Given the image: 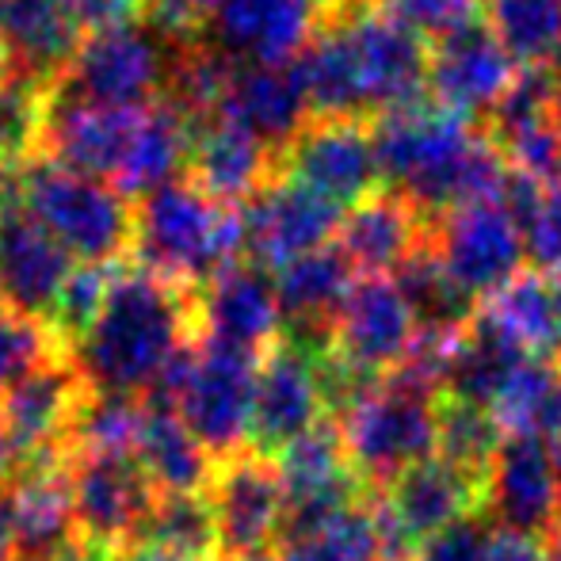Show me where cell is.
<instances>
[{
	"mask_svg": "<svg viewBox=\"0 0 561 561\" xmlns=\"http://www.w3.org/2000/svg\"><path fill=\"white\" fill-rule=\"evenodd\" d=\"M375 153L382 180L432 222L470 203L496 199L508 176L504 153L489 134L428 100L378 118Z\"/></svg>",
	"mask_w": 561,
	"mask_h": 561,
	"instance_id": "1",
	"label": "cell"
},
{
	"mask_svg": "<svg viewBox=\"0 0 561 561\" xmlns=\"http://www.w3.org/2000/svg\"><path fill=\"white\" fill-rule=\"evenodd\" d=\"M192 340V290L146 267H118L96 325L69 347V359L92 390L146 398L172 355Z\"/></svg>",
	"mask_w": 561,
	"mask_h": 561,
	"instance_id": "2",
	"label": "cell"
},
{
	"mask_svg": "<svg viewBox=\"0 0 561 561\" xmlns=\"http://www.w3.org/2000/svg\"><path fill=\"white\" fill-rule=\"evenodd\" d=\"M130 252L146 272L199 290L244 256L241 207L210 199L192 180H172L138 199Z\"/></svg>",
	"mask_w": 561,
	"mask_h": 561,
	"instance_id": "3",
	"label": "cell"
},
{
	"mask_svg": "<svg viewBox=\"0 0 561 561\" xmlns=\"http://www.w3.org/2000/svg\"><path fill=\"white\" fill-rule=\"evenodd\" d=\"M20 207L81 264H115L134 244V203L112 180L35 153L20 164Z\"/></svg>",
	"mask_w": 561,
	"mask_h": 561,
	"instance_id": "4",
	"label": "cell"
},
{
	"mask_svg": "<svg viewBox=\"0 0 561 561\" xmlns=\"http://www.w3.org/2000/svg\"><path fill=\"white\" fill-rule=\"evenodd\" d=\"M347 447V462L367 489H386L409 466L436 455L439 393L405 375H390L344 416H333Z\"/></svg>",
	"mask_w": 561,
	"mask_h": 561,
	"instance_id": "5",
	"label": "cell"
},
{
	"mask_svg": "<svg viewBox=\"0 0 561 561\" xmlns=\"http://www.w3.org/2000/svg\"><path fill=\"white\" fill-rule=\"evenodd\" d=\"M485 478H473L447 458H424L386 485L375 501V524L382 535L386 561H413L421 542L458 524L462 516L485 512Z\"/></svg>",
	"mask_w": 561,
	"mask_h": 561,
	"instance_id": "6",
	"label": "cell"
},
{
	"mask_svg": "<svg viewBox=\"0 0 561 561\" xmlns=\"http://www.w3.org/2000/svg\"><path fill=\"white\" fill-rule=\"evenodd\" d=\"M172 50L146 23H107L84 31L66 77L54 89L112 107L157 104L169 77Z\"/></svg>",
	"mask_w": 561,
	"mask_h": 561,
	"instance_id": "7",
	"label": "cell"
},
{
	"mask_svg": "<svg viewBox=\"0 0 561 561\" xmlns=\"http://www.w3.org/2000/svg\"><path fill=\"white\" fill-rule=\"evenodd\" d=\"M344 15L347 38H352L355 61H359L363 92H367L370 118H382L401 107H413L428 92L432 50L428 38L382 8L378 0H347L325 4Z\"/></svg>",
	"mask_w": 561,
	"mask_h": 561,
	"instance_id": "8",
	"label": "cell"
},
{
	"mask_svg": "<svg viewBox=\"0 0 561 561\" xmlns=\"http://www.w3.org/2000/svg\"><path fill=\"white\" fill-rule=\"evenodd\" d=\"M66 470L81 542H92L107 554L141 542L149 512L157 504V489L138 458L66 450Z\"/></svg>",
	"mask_w": 561,
	"mask_h": 561,
	"instance_id": "9",
	"label": "cell"
},
{
	"mask_svg": "<svg viewBox=\"0 0 561 561\" xmlns=\"http://www.w3.org/2000/svg\"><path fill=\"white\" fill-rule=\"evenodd\" d=\"M256 363V355L195 340V355L187 363V375L180 382L172 409L215 458H226L249 444Z\"/></svg>",
	"mask_w": 561,
	"mask_h": 561,
	"instance_id": "10",
	"label": "cell"
},
{
	"mask_svg": "<svg viewBox=\"0 0 561 561\" xmlns=\"http://www.w3.org/2000/svg\"><path fill=\"white\" fill-rule=\"evenodd\" d=\"M81 542L66 450L20 462L0 485V561H46Z\"/></svg>",
	"mask_w": 561,
	"mask_h": 561,
	"instance_id": "11",
	"label": "cell"
},
{
	"mask_svg": "<svg viewBox=\"0 0 561 561\" xmlns=\"http://www.w3.org/2000/svg\"><path fill=\"white\" fill-rule=\"evenodd\" d=\"M432 249L444 260L450 279L478 302H489L524 267V233L501 199L458 207L432 222Z\"/></svg>",
	"mask_w": 561,
	"mask_h": 561,
	"instance_id": "12",
	"label": "cell"
},
{
	"mask_svg": "<svg viewBox=\"0 0 561 561\" xmlns=\"http://www.w3.org/2000/svg\"><path fill=\"white\" fill-rule=\"evenodd\" d=\"M207 496L210 508H215L222 558L267 554L279 542L287 489H283L279 470L267 455L241 447L233 455L218 458Z\"/></svg>",
	"mask_w": 561,
	"mask_h": 561,
	"instance_id": "13",
	"label": "cell"
},
{
	"mask_svg": "<svg viewBox=\"0 0 561 561\" xmlns=\"http://www.w3.org/2000/svg\"><path fill=\"white\" fill-rule=\"evenodd\" d=\"M244 222V256L264 272H279L290 260L313 249H325L340 233V207L313 187L290 176H275L264 192H256L241 207Z\"/></svg>",
	"mask_w": 561,
	"mask_h": 561,
	"instance_id": "14",
	"label": "cell"
},
{
	"mask_svg": "<svg viewBox=\"0 0 561 561\" xmlns=\"http://www.w3.org/2000/svg\"><path fill=\"white\" fill-rule=\"evenodd\" d=\"M279 172L333 199L336 207H355L382 184L375 130L359 118H310L279 153Z\"/></svg>",
	"mask_w": 561,
	"mask_h": 561,
	"instance_id": "15",
	"label": "cell"
},
{
	"mask_svg": "<svg viewBox=\"0 0 561 561\" xmlns=\"http://www.w3.org/2000/svg\"><path fill=\"white\" fill-rule=\"evenodd\" d=\"M195 340L244 355H264L283 340V310L272 272L237 260L210 283L192 290Z\"/></svg>",
	"mask_w": 561,
	"mask_h": 561,
	"instance_id": "16",
	"label": "cell"
},
{
	"mask_svg": "<svg viewBox=\"0 0 561 561\" xmlns=\"http://www.w3.org/2000/svg\"><path fill=\"white\" fill-rule=\"evenodd\" d=\"M421 325L405 295L386 275H363L333 321V352L370 378H390L413 355Z\"/></svg>",
	"mask_w": 561,
	"mask_h": 561,
	"instance_id": "17",
	"label": "cell"
},
{
	"mask_svg": "<svg viewBox=\"0 0 561 561\" xmlns=\"http://www.w3.org/2000/svg\"><path fill=\"white\" fill-rule=\"evenodd\" d=\"M89 382L69 352H54L0 393V421L20 462L66 450L69 424Z\"/></svg>",
	"mask_w": 561,
	"mask_h": 561,
	"instance_id": "18",
	"label": "cell"
},
{
	"mask_svg": "<svg viewBox=\"0 0 561 561\" xmlns=\"http://www.w3.org/2000/svg\"><path fill=\"white\" fill-rule=\"evenodd\" d=\"M561 447L535 436H504L489 470L485 512L496 527L550 539L561 524Z\"/></svg>",
	"mask_w": 561,
	"mask_h": 561,
	"instance_id": "19",
	"label": "cell"
},
{
	"mask_svg": "<svg viewBox=\"0 0 561 561\" xmlns=\"http://www.w3.org/2000/svg\"><path fill=\"white\" fill-rule=\"evenodd\" d=\"M325 398H321L318 355L306 347L279 340L256 363V398H252V432L249 447L275 458L290 439L321 421Z\"/></svg>",
	"mask_w": 561,
	"mask_h": 561,
	"instance_id": "20",
	"label": "cell"
},
{
	"mask_svg": "<svg viewBox=\"0 0 561 561\" xmlns=\"http://www.w3.org/2000/svg\"><path fill=\"white\" fill-rule=\"evenodd\" d=\"M141 112L146 107H112V104H92V100L69 96V92L54 89L50 107H46L43 123V146L38 153L54 157L58 164L89 176L112 180L123 169L130 141L138 134Z\"/></svg>",
	"mask_w": 561,
	"mask_h": 561,
	"instance_id": "21",
	"label": "cell"
},
{
	"mask_svg": "<svg viewBox=\"0 0 561 561\" xmlns=\"http://www.w3.org/2000/svg\"><path fill=\"white\" fill-rule=\"evenodd\" d=\"M516 81V61L501 46V38L489 31V23H466L436 38L428 66V89L436 104L473 118L489 115L496 100Z\"/></svg>",
	"mask_w": 561,
	"mask_h": 561,
	"instance_id": "22",
	"label": "cell"
},
{
	"mask_svg": "<svg viewBox=\"0 0 561 561\" xmlns=\"http://www.w3.org/2000/svg\"><path fill=\"white\" fill-rule=\"evenodd\" d=\"M321 15L325 0H222L207 15V43L233 61H295Z\"/></svg>",
	"mask_w": 561,
	"mask_h": 561,
	"instance_id": "23",
	"label": "cell"
},
{
	"mask_svg": "<svg viewBox=\"0 0 561 561\" xmlns=\"http://www.w3.org/2000/svg\"><path fill=\"white\" fill-rule=\"evenodd\" d=\"M272 279L283 310V340L313 355L329 352L333 347V321L347 290L355 287V267L340 252V244H325V249L290 260Z\"/></svg>",
	"mask_w": 561,
	"mask_h": 561,
	"instance_id": "24",
	"label": "cell"
},
{
	"mask_svg": "<svg viewBox=\"0 0 561 561\" xmlns=\"http://www.w3.org/2000/svg\"><path fill=\"white\" fill-rule=\"evenodd\" d=\"M275 176H279V153L252 130L237 126L226 115H210L195 123L187 180L210 199L226 203V207H244Z\"/></svg>",
	"mask_w": 561,
	"mask_h": 561,
	"instance_id": "25",
	"label": "cell"
},
{
	"mask_svg": "<svg viewBox=\"0 0 561 561\" xmlns=\"http://www.w3.org/2000/svg\"><path fill=\"white\" fill-rule=\"evenodd\" d=\"M73 256L23 207L0 226V306L20 318L50 321L54 302L73 272Z\"/></svg>",
	"mask_w": 561,
	"mask_h": 561,
	"instance_id": "26",
	"label": "cell"
},
{
	"mask_svg": "<svg viewBox=\"0 0 561 561\" xmlns=\"http://www.w3.org/2000/svg\"><path fill=\"white\" fill-rule=\"evenodd\" d=\"M218 115L283 153L313 118V107L295 61H237Z\"/></svg>",
	"mask_w": 561,
	"mask_h": 561,
	"instance_id": "27",
	"label": "cell"
},
{
	"mask_svg": "<svg viewBox=\"0 0 561 561\" xmlns=\"http://www.w3.org/2000/svg\"><path fill=\"white\" fill-rule=\"evenodd\" d=\"M432 226L405 195L398 192H375L370 199L355 203L347 218L340 222V252L352 260L355 272L363 275H386L398 272L424 241Z\"/></svg>",
	"mask_w": 561,
	"mask_h": 561,
	"instance_id": "28",
	"label": "cell"
},
{
	"mask_svg": "<svg viewBox=\"0 0 561 561\" xmlns=\"http://www.w3.org/2000/svg\"><path fill=\"white\" fill-rule=\"evenodd\" d=\"M81 38L84 27L66 0H4V69L54 89Z\"/></svg>",
	"mask_w": 561,
	"mask_h": 561,
	"instance_id": "29",
	"label": "cell"
},
{
	"mask_svg": "<svg viewBox=\"0 0 561 561\" xmlns=\"http://www.w3.org/2000/svg\"><path fill=\"white\" fill-rule=\"evenodd\" d=\"M531 355L516 344L485 310L455 336L444 367V393L458 401H473V405L493 409L501 386L512 378V370Z\"/></svg>",
	"mask_w": 561,
	"mask_h": 561,
	"instance_id": "30",
	"label": "cell"
},
{
	"mask_svg": "<svg viewBox=\"0 0 561 561\" xmlns=\"http://www.w3.org/2000/svg\"><path fill=\"white\" fill-rule=\"evenodd\" d=\"M134 458L141 462L157 493H207L218 466V458L192 436L176 409L153 405V401L146 409Z\"/></svg>",
	"mask_w": 561,
	"mask_h": 561,
	"instance_id": "31",
	"label": "cell"
},
{
	"mask_svg": "<svg viewBox=\"0 0 561 561\" xmlns=\"http://www.w3.org/2000/svg\"><path fill=\"white\" fill-rule=\"evenodd\" d=\"M192 134L195 123L187 115H180L172 104H164V100L146 104L138 134L130 141V153H126L123 169L115 176V187L123 195H130V199H146L157 187L184 180Z\"/></svg>",
	"mask_w": 561,
	"mask_h": 561,
	"instance_id": "32",
	"label": "cell"
},
{
	"mask_svg": "<svg viewBox=\"0 0 561 561\" xmlns=\"http://www.w3.org/2000/svg\"><path fill=\"white\" fill-rule=\"evenodd\" d=\"M493 416L508 436H535L561 447V359H524L493 401Z\"/></svg>",
	"mask_w": 561,
	"mask_h": 561,
	"instance_id": "33",
	"label": "cell"
},
{
	"mask_svg": "<svg viewBox=\"0 0 561 561\" xmlns=\"http://www.w3.org/2000/svg\"><path fill=\"white\" fill-rule=\"evenodd\" d=\"M393 283L405 295L421 333H462L478 318V298H470L436 256L432 241H424L405 264L393 272Z\"/></svg>",
	"mask_w": 561,
	"mask_h": 561,
	"instance_id": "34",
	"label": "cell"
},
{
	"mask_svg": "<svg viewBox=\"0 0 561 561\" xmlns=\"http://www.w3.org/2000/svg\"><path fill=\"white\" fill-rule=\"evenodd\" d=\"M485 313L504 329L527 355L561 359V318L550 279L539 272H519L485 302Z\"/></svg>",
	"mask_w": 561,
	"mask_h": 561,
	"instance_id": "35",
	"label": "cell"
},
{
	"mask_svg": "<svg viewBox=\"0 0 561 561\" xmlns=\"http://www.w3.org/2000/svg\"><path fill=\"white\" fill-rule=\"evenodd\" d=\"M485 23L519 69L561 58V0H485Z\"/></svg>",
	"mask_w": 561,
	"mask_h": 561,
	"instance_id": "36",
	"label": "cell"
},
{
	"mask_svg": "<svg viewBox=\"0 0 561 561\" xmlns=\"http://www.w3.org/2000/svg\"><path fill=\"white\" fill-rule=\"evenodd\" d=\"M149 401L138 393L118 390H84L81 405L69 424L66 450H84V455H134L146 424Z\"/></svg>",
	"mask_w": 561,
	"mask_h": 561,
	"instance_id": "37",
	"label": "cell"
},
{
	"mask_svg": "<svg viewBox=\"0 0 561 561\" xmlns=\"http://www.w3.org/2000/svg\"><path fill=\"white\" fill-rule=\"evenodd\" d=\"M233 69L237 61L226 50H218L215 43H195L184 46V50H172L161 100L176 107L180 115L192 118V123H203V118L222 112Z\"/></svg>",
	"mask_w": 561,
	"mask_h": 561,
	"instance_id": "38",
	"label": "cell"
},
{
	"mask_svg": "<svg viewBox=\"0 0 561 561\" xmlns=\"http://www.w3.org/2000/svg\"><path fill=\"white\" fill-rule=\"evenodd\" d=\"M141 542H153V547H164V550H172V554H184L192 561L222 558L210 496L207 493H157V504H153V512H149Z\"/></svg>",
	"mask_w": 561,
	"mask_h": 561,
	"instance_id": "39",
	"label": "cell"
},
{
	"mask_svg": "<svg viewBox=\"0 0 561 561\" xmlns=\"http://www.w3.org/2000/svg\"><path fill=\"white\" fill-rule=\"evenodd\" d=\"M504 444V428L496 424L493 409L458 401L439 393V458L462 466L473 478H485L493 470V458Z\"/></svg>",
	"mask_w": 561,
	"mask_h": 561,
	"instance_id": "40",
	"label": "cell"
},
{
	"mask_svg": "<svg viewBox=\"0 0 561 561\" xmlns=\"http://www.w3.org/2000/svg\"><path fill=\"white\" fill-rule=\"evenodd\" d=\"M50 92L15 69H0V164L20 169L38 153Z\"/></svg>",
	"mask_w": 561,
	"mask_h": 561,
	"instance_id": "41",
	"label": "cell"
},
{
	"mask_svg": "<svg viewBox=\"0 0 561 561\" xmlns=\"http://www.w3.org/2000/svg\"><path fill=\"white\" fill-rule=\"evenodd\" d=\"M279 561H386L382 535L375 524V504H355L321 531L287 542Z\"/></svg>",
	"mask_w": 561,
	"mask_h": 561,
	"instance_id": "42",
	"label": "cell"
},
{
	"mask_svg": "<svg viewBox=\"0 0 561 561\" xmlns=\"http://www.w3.org/2000/svg\"><path fill=\"white\" fill-rule=\"evenodd\" d=\"M112 279H115L112 264H77L69 272L66 287H61L58 302H54L50 321H46L66 352L96 325L100 310H104L107 295H112Z\"/></svg>",
	"mask_w": 561,
	"mask_h": 561,
	"instance_id": "43",
	"label": "cell"
},
{
	"mask_svg": "<svg viewBox=\"0 0 561 561\" xmlns=\"http://www.w3.org/2000/svg\"><path fill=\"white\" fill-rule=\"evenodd\" d=\"M54 352H66V347L58 344L46 321L0 310V393Z\"/></svg>",
	"mask_w": 561,
	"mask_h": 561,
	"instance_id": "44",
	"label": "cell"
},
{
	"mask_svg": "<svg viewBox=\"0 0 561 561\" xmlns=\"http://www.w3.org/2000/svg\"><path fill=\"white\" fill-rule=\"evenodd\" d=\"M524 233V256L539 275L561 272V187H542L535 207L519 222Z\"/></svg>",
	"mask_w": 561,
	"mask_h": 561,
	"instance_id": "45",
	"label": "cell"
},
{
	"mask_svg": "<svg viewBox=\"0 0 561 561\" xmlns=\"http://www.w3.org/2000/svg\"><path fill=\"white\" fill-rule=\"evenodd\" d=\"M493 531H496L493 516L489 512H473V516H462L458 524L432 535L428 542H421L413 561H481Z\"/></svg>",
	"mask_w": 561,
	"mask_h": 561,
	"instance_id": "46",
	"label": "cell"
},
{
	"mask_svg": "<svg viewBox=\"0 0 561 561\" xmlns=\"http://www.w3.org/2000/svg\"><path fill=\"white\" fill-rule=\"evenodd\" d=\"M378 4L413 23L424 38H444L478 20V0H378Z\"/></svg>",
	"mask_w": 561,
	"mask_h": 561,
	"instance_id": "47",
	"label": "cell"
},
{
	"mask_svg": "<svg viewBox=\"0 0 561 561\" xmlns=\"http://www.w3.org/2000/svg\"><path fill=\"white\" fill-rule=\"evenodd\" d=\"M481 561H550V554H547V539H539V535L496 527Z\"/></svg>",
	"mask_w": 561,
	"mask_h": 561,
	"instance_id": "48",
	"label": "cell"
},
{
	"mask_svg": "<svg viewBox=\"0 0 561 561\" xmlns=\"http://www.w3.org/2000/svg\"><path fill=\"white\" fill-rule=\"evenodd\" d=\"M69 12L81 20L84 31L107 27V23H126L141 15V0H66Z\"/></svg>",
	"mask_w": 561,
	"mask_h": 561,
	"instance_id": "49",
	"label": "cell"
},
{
	"mask_svg": "<svg viewBox=\"0 0 561 561\" xmlns=\"http://www.w3.org/2000/svg\"><path fill=\"white\" fill-rule=\"evenodd\" d=\"M15 203H20V169L0 164V226L15 210Z\"/></svg>",
	"mask_w": 561,
	"mask_h": 561,
	"instance_id": "50",
	"label": "cell"
},
{
	"mask_svg": "<svg viewBox=\"0 0 561 561\" xmlns=\"http://www.w3.org/2000/svg\"><path fill=\"white\" fill-rule=\"evenodd\" d=\"M112 561H192V558L172 554V550L153 547V542H134V547H126V550H118V554H112Z\"/></svg>",
	"mask_w": 561,
	"mask_h": 561,
	"instance_id": "51",
	"label": "cell"
},
{
	"mask_svg": "<svg viewBox=\"0 0 561 561\" xmlns=\"http://www.w3.org/2000/svg\"><path fill=\"white\" fill-rule=\"evenodd\" d=\"M46 561H112V554L100 550V547H92V542H73V547H66L61 554H54Z\"/></svg>",
	"mask_w": 561,
	"mask_h": 561,
	"instance_id": "52",
	"label": "cell"
},
{
	"mask_svg": "<svg viewBox=\"0 0 561 561\" xmlns=\"http://www.w3.org/2000/svg\"><path fill=\"white\" fill-rule=\"evenodd\" d=\"M15 470H20V458H15V447H12V439H8V432H4V421H0V485H4Z\"/></svg>",
	"mask_w": 561,
	"mask_h": 561,
	"instance_id": "53",
	"label": "cell"
},
{
	"mask_svg": "<svg viewBox=\"0 0 561 561\" xmlns=\"http://www.w3.org/2000/svg\"><path fill=\"white\" fill-rule=\"evenodd\" d=\"M547 554H550V561H561V524L554 527V535L547 539Z\"/></svg>",
	"mask_w": 561,
	"mask_h": 561,
	"instance_id": "54",
	"label": "cell"
},
{
	"mask_svg": "<svg viewBox=\"0 0 561 561\" xmlns=\"http://www.w3.org/2000/svg\"><path fill=\"white\" fill-rule=\"evenodd\" d=\"M547 279H550V290H554V306H558V318H561V272L547 275Z\"/></svg>",
	"mask_w": 561,
	"mask_h": 561,
	"instance_id": "55",
	"label": "cell"
},
{
	"mask_svg": "<svg viewBox=\"0 0 561 561\" xmlns=\"http://www.w3.org/2000/svg\"><path fill=\"white\" fill-rule=\"evenodd\" d=\"M222 561H279V558H272V554H252V558H222Z\"/></svg>",
	"mask_w": 561,
	"mask_h": 561,
	"instance_id": "56",
	"label": "cell"
},
{
	"mask_svg": "<svg viewBox=\"0 0 561 561\" xmlns=\"http://www.w3.org/2000/svg\"><path fill=\"white\" fill-rule=\"evenodd\" d=\"M199 4H203V12H207V15H210V12H215V8H218V4H222V0H199Z\"/></svg>",
	"mask_w": 561,
	"mask_h": 561,
	"instance_id": "57",
	"label": "cell"
}]
</instances>
